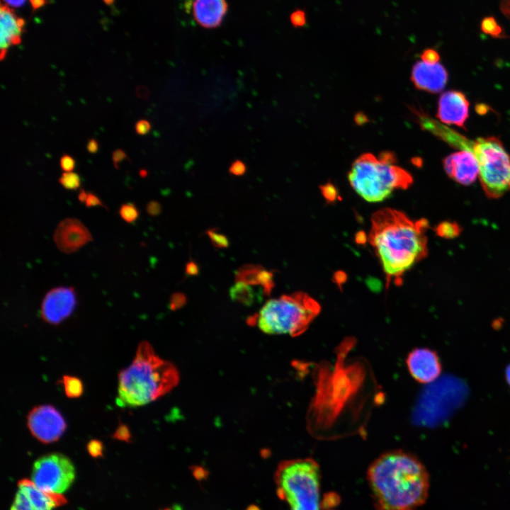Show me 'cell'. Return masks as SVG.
Returning <instances> with one entry per match:
<instances>
[{
  "label": "cell",
  "mask_w": 510,
  "mask_h": 510,
  "mask_svg": "<svg viewBox=\"0 0 510 510\" xmlns=\"http://www.w3.org/2000/svg\"><path fill=\"white\" fill-rule=\"evenodd\" d=\"M85 205L87 208H91L95 206H103L106 207L101 200L94 193L89 192L88 197L85 202Z\"/></svg>",
  "instance_id": "cell-36"
},
{
  "label": "cell",
  "mask_w": 510,
  "mask_h": 510,
  "mask_svg": "<svg viewBox=\"0 0 510 510\" xmlns=\"http://www.w3.org/2000/svg\"><path fill=\"white\" fill-rule=\"evenodd\" d=\"M421 60L429 64H435L438 62L440 56L435 50L429 48L424 50L421 55Z\"/></svg>",
  "instance_id": "cell-31"
},
{
  "label": "cell",
  "mask_w": 510,
  "mask_h": 510,
  "mask_svg": "<svg viewBox=\"0 0 510 510\" xmlns=\"http://www.w3.org/2000/svg\"><path fill=\"white\" fill-rule=\"evenodd\" d=\"M120 217L128 223L134 222L139 217V210L134 203H123L118 210Z\"/></svg>",
  "instance_id": "cell-24"
},
{
  "label": "cell",
  "mask_w": 510,
  "mask_h": 510,
  "mask_svg": "<svg viewBox=\"0 0 510 510\" xmlns=\"http://www.w3.org/2000/svg\"><path fill=\"white\" fill-rule=\"evenodd\" d=\"M62 382L67 397L77 398L82 395L84 385L79 378L75 376L64 375Z\"/></svg>",
  "instance_id": "cell-20"
},
{
  "label": "cell",
  "mask_w": 510,
  "mask_h": 510,
  "mask_svg": "<svg viewBox=\"0 0 510 510\" xmlns=\"http://www.w3.org/2000/svg\"><path fill=\"white\" fill-rule=\"evenodd\" d=\"M105 1H106L108 4H109V1H112V0H105Z\"/></svg>",
  "instance_id": "cell-47"
},
{
  "label": "cell",
  "mask_w": 510,
  "mask_h": 510,
  "mask_svg": "<svg viewBox=\"0 0 510 510\" xmlns=\"http://www.w3.org/2000/svg\"><path fill=\"white\" fill-rule=\"evenodd\" d=\"M125 158H127V157L125 152H123L120 149H115L112 154V159L114 166L116 169L118 168V164L123 160H124Z\"/></svg>",
  "instance_id": "cell-37"
},
{
  "label": "cell",
  "mask_w": 510,
  "mask_h": 510,
  "mask_svg": "<svg viewBox=\"0 0 510 510\" xmlns=\"http://www.w3.org/2000/svg\"><path fill=\"white\" fill-rule=\"evenodd\" d=\"M436 232L442 238L453 239L459 235L461 228L456 222L444 221L436 227Z\"/></svg>",
  "instance_id": "cell-21"
},
{
  "label": "cell",
  "mask_w": 510,
  "mask_h": 510,
  "mask_svg": "<svg viewBox=\"0 0 510 510\" xmlns=\"http://www.w3.org/2000/svg\"><path fill=\"white\" fill-rule=\"evenodd\" d=\"M278 497L290 510H321L320 469L312 458L281 462L275 474Z\"/></svg>",
  "instance_id": "cell-7"
},
{
  "label": "cell",
  "mask_w": 510,
  "mask_h": 510,
  "mask_svg": "<svg viewBox=\"0 0 510 510\" xmlns=\"http://www.w3.org/2000/svg\"><path fill=\"white\" fill-rule=\"evenodd\" d=\"M290 19L294 27L300 28L306 23V15L303 11L296 10L291 13Z\"/></svg>",
  "instance_id": "cell-30"
},
{
  "label": "cell",
  "mask_w": 510,
  "mask_h": 510,
  "mask_svg": "<svg viewBox=\"0 0 510 510\" xmlns=\"http://www.w3.org/2000/svg\"><path fill=\"white\" fill-rule=\"evenodd\" d=\"M11 510H39L36 505L21 489L16 494Z\"/></svg>",
  "instance_id": "cell-22"
},
{
  "label": "cell",
  "mask_w": 510,
  "mask_h": 510,
  "mask_svg": "<svg viewBox=\"0 0 510 510\" xmlns=\"http://www.w3.org/2000/svg\"><path fill=\"white\" fill-rule=\"evenodd\" d=\"M500 9L507 18H510V0H502Z\"/></svg>",
  "instance_id": "cell-40"
},
{
  "label": "cell",
  "mask_w": 510,
  "mask_h": 510,
  "mask_svg": "<svg viewBox=\"0 0 510 510\" xmlns=\"http://www.w3.org/2000/svg\"><path fill=\"white\" fill-rule=\"evenodd\" d=\"M367 478L378 510H414L427 499L429 473L415 455L403 450L380 455L370 465Z\"/></svg>",
  "instance_id": "cell-2"
},
{
  "label": "cell",
  "mask_w": 510,
  "mask_h": 510,
  "mask_svg": "<svg viewBox=\"0 0 510 510\" xmlns=\"http://www.w3.org/2000/svg\"><path fill=\"white\" fill-rule=\"evenodd\" d=\"M60 166L64 172H70L74 169V159L69 155L64 154L60 159Z\"/></svg>",
  "instance_id": "cell-33"
},
{
  "label": "cell",
  "mask_w": 510,
  "mask_h": 510,
  "mask_svg": "<svg viewBox=\"0 0 510 510\" xmlns=\"http://www.w3.org/2000/svg\"><path fill=\"white\" fill-rule=\"evenodd\" d=\"M246 171V166L245 164L239 159L234 161L229 168V172L234 176H242Z\"/></svg>",
  "instance_id": "cell-32"
},
{
  "label": "cell",
  "mask_w": 510,
  "mask_h": 510,
  "mask_svg": "<svg viewBox=\"0 0 510 510\" xmlns=\"http://www.w3.org/2000/svg\"><path fill=\"white\" fill-rule=\"evenodd\" d=\"M30 5L33 10H37L46 4V0H30Z\"/></svg>",
  "instance_id": "cell-43"
},
{
  "label": "cell",
  "mask_w": 510,
  "mask_h": 510,
  "mask_svg": "<svg viewBox=\"0 0 510 510\" xmlns=\"http://www.w3.org/2000/svg\"><path fill=\"white\" fill-rule=\"evenodd\" d=\"M199 272L197 264L193 261H189L186 266V273L188 276H196Z\"/></svg>",
  "instance_id": "cell-38"
},
{
  "label": "cell",
  "mask_w": 510,
  "mask_h": 510,
  "mask_svg": "<svg viewBox=\"0 0 510 510\" xmlns=\"http://www.w3.org/2000/svg\"><path fill=\"white\" fill-rule=\"evenodd\" d=\"M76 305L74 288L59 286L50 290L40 307V317L47 323L59 324L74 312Z\"/></svg>",
  "instance_id": "cell-10"
},
{
  "label": "cell",
  "mask_w": 510,
  "mask_h": 510,
  "mask_svg": "<svg viewBox=\"0 0 510 510\" xmlns=\"http://www.w3.org/2000/svg\"><path fill=\"white\" fill-rule=\"evenodd\" d=\"M140 176L141 177H145V176H147V171L146 170H144V169H141V170L140 171Z\"/></svg>",
  "instance_id": "cell-45"
},
{
  "label": "cell",
  "mask_w": 510,
  "mask_h": 510,
  "mask_svg": "<svg viewBox=\"0 0 510 510\" xmlns=\"http://www.w3.org/2000/svg\"><path fill=\"white\" fill-rule=\"evenodd\" d=\"M212 244L217 248H227L230 242L227 237L223 234L217 232L215 229L207 231Z\"/></svg>",
  "instance_id": "cell-26"
},
{
  "label": "cell",
  "mask_w": 510,
  "mask_h": 510,
  "mask_svg": "<svg viewBox=\"0 0 510 510\" xmlns=\"http://www.w3.org/2000/svg\"><path fill=\"white\" fill-rule=\"evenodd\" d=\"M146 211L150 216H157L162 211L161 204L157 200H151L147 204Z\"/></svg>",
  "instance_id": "cell-34"
},
{
  "label": "cell",
  "mask_w": 510,
  "mask_h": 510,
  "mask_svg": "<svg viewBox=\"0 0 510 510\" xmlns=\"http://www.w3.org/2000/svg\"><path fill=\"white\" fill-rule=\"evenodd\" d=\"M443 164L448 176L462 185L472 184L479 176L478 163L468 151L453 153L443 159Z\"/></svg>",
  "instance_id": "cell-15"
},
{
  "label": "cell",
  "mask_w": 510,
  "mask_h": 510,
  "mask_svg": "<svg viewBox=\"0 0 510 510\" xmlns=\"http://www.w3.org/2000/svg\"><path fill=\"white\" fill-rule=\"evenodd\" d=\"M178 381L176 366L160 358L148 341H142L132 363L118 374L116 403L122 407L145 405L171 391Z\"/></svg>",
  "instance_id": "cell-4"
},
{
  "label": "cell",
  "mask_w": 510,
  "mask_h": 510,
  "mask_svg": "<svg viewBox=\"0 0 510 510\" xmlns=\"http://www.w3.org/2000/svg\"><path fill=\"white\" fill-rule=\"evenodd\" d=\"M264 268L256 265H245L236 272V280L249 285H259V278Z\"/></svg>",
  "instance_id": "cell-19"
},
{
  "label": "cell",
  "mask_w": 510,
  "mask_h": 510,
  "mask_svg": "<svg viewBox=\"0 0 510 510\" xmlns=\"http://www.w3.org/2000/svg\"><path fill=\"white\" fill-rule=\"evenodd\" d=\"M170 308L176 310L183 307L186 302V297L181 293H175L170 298Z\"/></svg>",
  "instance_id": "cell-29"
},
{
  "label": "cell",
  "mask_w": 510,
  "mask_h": 510,
  "mask_svg": "<svg viewBox=\"0 0 510 510\" xmlns=\"http://www.w3.org/2000/svg\"><path fill=\"white\" fill-rule=\"evenodd\" d=\"M27 425L32 435L45 444L58 441L67 429L62 414L50 404L33 408L28 413Z\"/></svg>",
  "instance_id": "cell-9"
},
{
  "label": "cell",
  "mask_w": 510,
  "mask_h": 510,
  "mask_svg": "<svg viewBox=\"0 0 510 510\" xmlns=\"http://www.w3.org/2000/svg\"><path fill=\"white\" fill-rule=\"evenodd\" d=\"M506 379H507L509 384L510 385V366L508 368V369L506 370Z\"/></svg>",
  "instance_id": "cell-46"
},
{
  "label": "cell",
  "mask_w": 510,
  "mask_h": 510,
  "mask_svg": "<svg viewBox=\"0 0 510 510\" xmlns=\"http://www.w3.org/2000/svg\"><path fill=\"white\" fill-rule=\"evenodd\" d=\"M481 30L484 33L494 38H502L504 35L502 28L494 17H486L481 23Z\"/></svg>",
  "instance_id": "cell-23"
},
{
  "label": "cell",
  "mask_w": 510,
  "mask_h": 510,
  "mask_svg": "<svg viewBox=\"0 0 510 510\" xmlns=\"http://www.w3.org/2000/svg\"><path fill=\"white\" fill-rule=\"evenodd\" d=\"M425 219L412 220L403 212L385 208L371 217L368 241L386 276V285L402 283L404 274L428 254Z\"/></svg>",
  "instance_id": "cell-1"
},
{
  "label": "cell",
  "mask_w": 510,
  "mask_h": 510,
  "mask_svg": "<svg viewBox=\"0 0 510 510\" xmlns=\"http://www.w3.org/2000/svg\"><path fill=\"white\" fill-rule=\"evenodd\" d=\"M151 128V125L146 120H140L135 124V130L138 135H144L147 134Z\"/></svg>",
  "instance_id": "cell-35"
},
{
  "label": "cell",
  "mask_w": 510,
  "mask_h": 510,
  "mask_svg": "<svg viewBox=\"0 0 510 510\" xmlns=\"http://www.w3.org/2000/svg\"><path fill=\"white\" fill-rule=\"evenodd\" d=\"M57 249L64 254H72L93 240L89 229L76 218L67 217L59 222L53 234Z\"/></svg>",
  "instance_id": "cell-11"
},
{
  "label": "cell",
  "mask_w": 510,
  "mask_h": 510,
  "mask_svg": "<svg viewBox=\"0 0 510 510\" xmlns=\"http://www.w3.org/2000/svg\"><path fill=\"white\" fill-rule=\"evenodd\" d=\"M86 149L89 153L94 154L97 152L98 149L97 141L94 139L89 140L86 145Z\"/></svg>",
  "instance_id": "cell-41"
},
{
  "label": "cell",
  "mask_w": 510,
  "mask_h": 510,
  "mask_svg": "<svg viewBox=\"0 0 510 510\" xmlns=\"http://www.w3.org/2000/svg\"><path fill=\"white\" fill-rule=\"evenodd\" d=\"M74 477L72 461L64 455L57 453L38 458L32 471V481L39 489L55 494L65 492Z\"/></svg>",
  "instance_id": "cell-8"
},
{
  "label": "cell",
  "mask_w": 510,
  "mask_h": 510,
  "mask_svg": "<svg viewBox=\"0 0 510 510\" xmlns=\"http://www.w3.org/2000/svg\"><path fill=\"white\" fill-rule=\"evenodd\" d=\"M406 363L412 378L421 384L435 381L442 371L441 363L436 352L427 348H417L407 356Z\"/></svg>",
  "instance_id": "cell-12"
},
{
  "label": "cell",
  "mask_w": 510,
  "mask_h": 510,
  "mask_svg": "<svg viewBox=\"0 0 510 510\" xmlns=\"http://www.w3.org/2000/svg\"><path fill=\"white\" fill-rule=\"evenodd\" d=\"M232 300L243 304L245 306H251L256 300V293L251 286L241 281L232 285L229 291Z\"/></svg>",
  "instance_id": "cell-18"
},
{
  "label": "cell",
  "mask_w": 510,
  "mask_h": 510,
  "mask_svg": "<svg viewBox=\"0 0 510 510\" xmlns=\"http://www.w3.org/2000/svg\"><path fill=\"white\" fill-rule=\"evenodd\" d=\"M1 60L6 56L7 49L21 42L25 21L18 17L6 4L1 5Z\"/></svg>",
  "instance_id": "cell-16"
},
{
  "label": "cell",
  "mask_w": 510,
  "mask_h": 510,
  "mask_svg": "<svg viewBox=\"0 0 510 510\" xmlns=\"http://www.w3.org/2000/svg\"><path fill=\"white\" fill-rule=\"evenodd\" d=\"M88 197V193L84 189H81L78 194V199L81 203H85Z\"/></svg>",
  "instance_id": "cell-44"
},
{
  "label": "cell",
  "mask_w": 510,
  "mask_h": 510,
  "mask_svg": "<svg viewBox=\"0 0 510 510\" xmlns=\"http://www.w3.org/2000/svg\"><path fill=\"white\" fill-rule=\"evenodd\" d=\"M59 183L67 190H76L80 186L81 181L77 174L70 171L63 173Z\"/></svg>",
  "instance_id": "cell-25"
},
{
  "label": "cell",
  "mask_w": 510,
  "mask_h": 510,
  "mask_svg": "<svg viewBox=\"0 0 510 510\" xmlns=\"http://www.w3.org/2000/svg\"><path fill=\"white\" fill-rule=\"evenodd\" d=\"M448 79L446 68L439 62L429 64L418 61L414 64L411 72V81L414 86L419 90L431 94L443 91Z\"/></svg>",
  "instance_id": "cell-14"
},
{
  "label": "cell",
  "mask_w": 510,
  "mask_h": 510,
  "mask_svg": "<svg viewBox=\"0 0 510 510\" xmlns=\"http://www.w3.org/2000/svg\"><path fill=\"white\" fill-rule=\"evenodd\" d=\"M323 193L326 198L329 199L335 198L336 194L334 186L329 183L323 186Z\"/></svg>",
  "instance_id": "cell-39"
},
{
  "label": "cell",
  "mask_w": 510,
  "mask_h": 510,
  "mask_svg": "<svg viewBox=\"0 0 510 510\" xmlns=\"http://www.w3.org/2000/svg\"><path fill=\"white\" fill-rule=\"evenodd\" d=\"M395 153L381 152L378 157L370 152L358 156L348 174L353 189L364 200L378 203L390 198L397 189H407L413 183L412 175L396 165Z\"/></svg>",
  "instance_id": "cell-5"
},
{
  "label": "cell",
  "mask_w": 510,
  "mask_h": 510,
  "mask_svg": "<svg viewBox=\"0 0 510 510\" xmlns=\"http://www.w3.org/2000/svg\"><path fill=\"white\" fill-rule=\"evenodd\" d=\"M469 105L463 93L455 90L446 91L438 99L436 117L445 125H455L465 128V123L469 116Z\"/></svg>",
  "instance_id": "cell-13"
},
{
  "label": "cell",
  "mask_w": 510,
  "mask_h": 510,
  "mask_svg": "<svg viewBox=\"0 0 510 510\" xmlns=\"http://www.w3.org/2000/svg\"><path fill=\"white\" fill-rule=\"evenodd\" d=\"M5 4L12 7H20L23 5L26 0H3Z\"/></svg>",
  "instance_id": "cell-42"
},
{
  "label": "cell",
  "mask_w": 510,
  "mask_h": 510,
  "mask_svg": "<svg viewBox=\"0 0 510 510\" xmlns=\"http://www.w3.org/2000/svg\"><path fill=\"white\" fill-rule=\"evenodd\" d=\"M321 310L319 304L309 295L297 292L283 295L266 302L259 313L249 317L251 323L267 334L297 336L304 333Z\"/></svg>",
  "instance_id": "cell-6"
},
{
  "label": "cell",
  "mask_w": 510,
  "mask_h": 510,
  "mask_svg": "<svg viewBox=\"0 0 510 510\" xmlns=\"http://www.w3.org/2000/svg\"><path fill=\"white\" fill-rule=\"evenodd\" d=\"M112 437L118 441L129 443L131 441V433L128 426L120 423L115 430Z\"/></svg>",
  "instance_id": "cell-27"
},
{
  "label": "cell",
  "mask_w": 510,
  "mask_h": 510,
  "mask_svg": "<svg viewBox=\"0 0 510 510\" xmlns=\"http://www.w3.org/2000/svg\"><path fill=\"white\" fill-rule=\"evenodd\" d=\"M86 449L89 455L93 458H97L103 456V444L99 440H91L87 443Z\"/></svg>",
  "instance_id": "cell-28"
},
{
  "label": "cell",
  "mask_w": 510,
  "mask_h": 510,
  "mask_svg": "<svg viewBox=\"0 0 510 510\" xmlns=\"http://www.w3.org/2000/svg\"><path fill=\"white\" fill-rule=\"evenodd\" d=\"M227 11L226 0H193L191 11L194 20L202 27H218Z\"/></svg>",
  "instance_id": "cell-17"
},
{
  "label": "cell",
  "mask_w": 510,
  "mask_h": 510,
  "mask_svg": "<svg viewBox=\"0 0 510 510\" xmlns=\"http://www.w3.org/2000/svg\"><path fill=\"white\" fill-rule=\"evenodd\" d=\"M412 112L422 130L453 147L474 155L479 166L478 177L488 198H499L510 191V155L499 137L470 140L415 107H412Z\"/></svg>",
  "instance_id": "cell-3"
}]
</instances>
